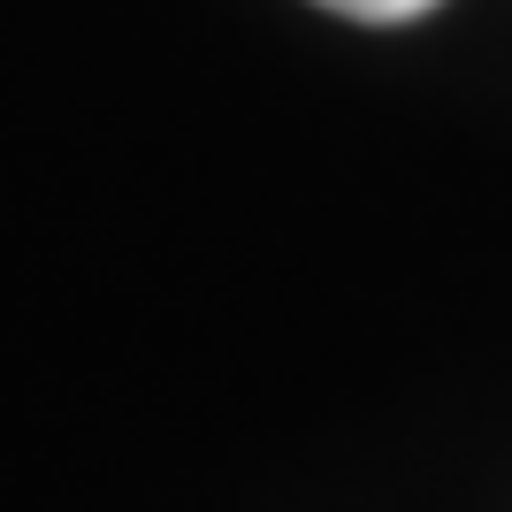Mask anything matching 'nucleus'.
I'll list each match as a JSON object with an SVG mask.
<instances>
[{
    "label": "nucleus",
    "instance_id": "nucleus-1",
    "mask_svg": "<svg viewBox=\"0 0 512 512\" xmlns=\"http://www.w3.org/2000/svg\"><path fill=\"white\" fill-rule=\"evenodd\" d=\"M321 8H337V16H360V23H413V16H428L436 0H321Z\"/></svg>",
    "mask_w": 512,
    "mask_h": 512
}]
</instances>
